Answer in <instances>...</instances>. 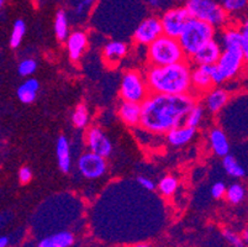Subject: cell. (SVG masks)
<instances>
[{"instance_id": "cell-34", "label": "cell", "mask_w": 248, "mask_h": 247, "mask_svg": "<svg viewBox=\"0 0 248 247\" xmlns=\"http://www.w3.org/2000/svg\"><path fill=\"white\" fill-rule=\"evenodd\" d=\"M241 49H242L245 60H248V20L242 25L241 29Z\"/></svg>"}, {"instance_id": "cell-32", "label": "cell", "mask_w": 248, "mask_h": 247, "mask_svg": "<svg viewBox=\"0 0 248 247\" xmlns=\"http://www.w3.org/2000/svg\"><path fill=\"white\" fill-rule=\"evenodd\" d=\"M222 237L233 247H242L243 239L238 234H236L231 229H224L222 230Z\"/></svg>"}, {"instance_id": "cell-22", "label": "cell", "mask_w": 248, "mask_h": 247, "mask_svg": "<svg viewBox=\"0 0 248 247\" xmlns=\"http://www.w3.org/2000/svg\"><path fill=\"white\" fill-rule=\"evenodd\" d=\"M127 45L121 41H111L104 46L103 56L109 63H117L127 54Z\"/></svg>"}, {"instance_id": "cell-17", "label": "cell", "mask_w": 248, "mask_h": 247, "mask_svg": "<svg viewBox=\"0 0 248 247\" xmlns=\"http://www.w3.org/2000/svg\"><path fill=\"white\" fill-rule=\"evenodd\" d=\"M88 46L87 33L83 31H74L67 38V49L72 61H78L84 53Z\"/></svg>"}, {"instance_id": "cell-24", "label": "cell", "mask_w": 248, "mask_h": 247, "mask_svg": "<svg viewBox=\"0 0 248 247\" xmlns=\"http://www.w3.org/2000/svg\"><path fill=\"white\" fill-rule=\"evenodd\" d=\"M68 27V17L64 10H58L55 17V33L57 40L64 41L68 38L69 33Z\"/></svg>"}, {"instance_id": "cell-28", "label": "cell", "mask_w": 248, "mask_h": 247, "mask_svg": "<svg viewBox=\"0 0 248 247\" xmlns=\"http://www.w3.org/2000/svg\"><path fill=\"white\" fill-rule=\"evenodd\" d=\"M246 197V189L243 185H241L240 183H233V184L230 185L227 188L226 192V198L233 205H237L241 201L245 199Z\"/></svg>"}, {"instance_id": "cell-13", "label": "cell", "mask_w": 248, "mask_h": 247, "mask_svg": "<svg viewBox=\"0 0 248 247\" xmlns=\"http://www.w3.org/2000/svg\"><path fill=\"white\" fill-rule=\"evenodd\" d=\"M193 90L197 93H207L213 89L214 81L211 76V66H198L191 72Z\"/></svg>"}, {"instance_id": "cell-31", "label": "cell", "mask_w": 248, "mask_h": 247, "mask_svg": "<svg viewBox=\"0 0 248 247\" xmlns=\"http://www.w3.org/2000/svg\"><path fill=\"white\" fill-rule=\"evenodd\" d=\"M37 69V62L33 58H25L17 66V73L21 77H30Z\"/></svg>"}, {"instance_id": "cell-16", "label": "cell", "mask_w": 248, "mask_h": 247, "mask_svg": "<svg viewBox=\"0 0 248 247\" xmlns=\"http://www.w3.org/2000/svg\"><path fill=\"white\" fill-rule=\"evenodd\" d=\"M197 133V129L190 128L188 125H180L178 128L173 129L169 132L166 133L167 141L173 147H182L186 146V144L194 139V136Z\"/></svg>"}, {"instance_id": "cell-29", "label": "cell", "mask_w": 248, "mask_h": 247, "mask_svg": "<svg viewBox=\"0 0 248 247\" xmlns=\"http://www.w3.org/2000/svg\"><path fill=\"white\" fill-rule=\"evenodd\" d=\"M202 117H204V108L200 104H195V105L191 108V110L189 112L188 116L186 120V125L190 126V128H195L200 125Z\"/></svg>"}, {"instance_id": "cell-38", "label": "cell", "mask_w": 248, "mask_h": 247, "mask_svg": "<svg viewBox=\"0 0 248 247\" xmlns=\"http://www.w3.org/2000/svg\"><path fill=\"white\" fill-rule=\"evenodd\" d=\"M85 8H87V4L84 3V1H82V3H79L78 5L76 6V14L77 15H83L85 11Z\"/></svg>"}, {"instance_id": "cell-3", "label": "cell", "mask_w": 248, "mask_h": 247, "mask_svg": "<svg viewBox=\"0 0 248 247\" xmlns=\"http://www.w3.org/2000/svg\"><path fill=\"white\" fill-rule=\"evenodd\" d=\"M186 54L179 40L162 35L148 46V61L151 66L163 67L186 61Z\"/></svg>"}, {"instance_id": "cell-5", "label": "cell", "mask_w": 248, "mask_h": 247, "mask_svg": "<svg viewBox=\"0 0 248 247\" xmlns=\"http://www.w3.org/2000/svg\"><path fill=\"white\" fill-rule=\"evenodd\" d=\"M243 60H245V54L241 46L224 47L218 62L211 66L214 84L218 85L227 79L233 78L241 69Z\"/></svg>"}, {"instance_id": "cell-21", "label": "cell", "mask_w": 248, "mask_h": 247, "mask_svg": "<svg viewBox=\"0 0 248 247\" xmlns=\"http://www.w3.org/2000/svg\"><path fill=\"white\" fill-rule=\"evenodd\" d=\"M38 90H40V83H38L37 79H26V81L17 88V99H19L22 104H32L33 101L36 100Z\"/></svg>"}, {"instance_id": "cell-20", "label": "cell", "mask_w": 248, "mask_h": 247, "mask_svg": "<svg viewBox=\"0 0 248 247\" xmlns=\"http://www.w3.org/2000/svg\"><path fill=\"white\" fill-rule=\"evenodd\" d=\"M209 141L213 152L218 157H225L230 153V141L224 130L215 128L210 131Z\"/></svg>"}, {"instance_id": "cell-39", "label": "cell", "mask_w": 248, "mask_h": 247, "mask_svg": "<svg viewBox=\"0 0 248 247\" xmlns=\"http://www.w3.org/2000/svg\"><path fill=\"white\" fill-rule=\"evenodd\" d=\"M10 244V237L4 235V236L0 237V247H8Z\"/></svg>"}, {"instance_id": "cell-1", "label": "cell", "mask_w": 248, "mask_h": 247, "mask_svg": "<svg viewBox=\"0 0 248 247\" xmlns=\"http://www.w3.org/2000/svg\"><path fill=\"white\" fill-rule=\"evenodd\" d=\"M195 104L193 94L150 93L142 103L140 125L152 133H167L186 124V116Z\"/></svg>"}, {"instance_id": "cell-19", "label": "cell", "mask_w": 248, "mask_h": 247, "mask_svg": "<svg viewBox=\"0 0 248 247\" xmlns=\"http://www.w3.org/2000/svg\"><path fill=\"white\" fill-rule=\"evenodd\" d=\"M76 242L73 232L67 230L58 231L37 242V247H72Z\"/></svg>"}, {"instance_id": "cell-27", "label": "cell", "mask_w": 248, "mask_h": 247, "mask_svg": "<svg viewBox=\"0 0 248 247\" xmlns=\"http://www.w3.org/2000/svg\"><path fill=\"white\" fill-rule=\"evenodd\" d=\"M179 187V181L173 176L163 177L158 182L159 193L163 197H172Z\"/></svg>"}, {"instance_id": "cell-4", "label": "cell", "mask_w": 248, "mask_h": 247, "mask_svg": "<svg viewBox=\"0 0 248 247\" xmlns=\"http://www.w3.org/2000/svg\"><path fill=\"white\" fill-rule=\"evenodd\" d=\"M214 36H215V27L213 25L190 17L178 40L186 52V57L191 58L204 45L214 40Z\"/></svg>"}, {"instance_id": "cell-8", "label": "cell", "mask_w": 248, "mask_h": 247, "mask_svg": "<svg viewBox=\"0 0 248 247\" xmlns=\"http://www.w3.org/2000/svg\"><path fill=\"white\" fill-rule=\"evenodd\" d=\"M78 171L87 180H98L108 171L107 158L100 155L88 151L80 155L77 162Z\"/></svg>"}, {"instance_id": "cell-26", "label": "cell", "mask_w": 248, "mask_h": 247, "mask_svg": "<svg viewBox=\"0 0 248 247\" xmlns=\"http://www.w3.org/2000/svg\"><path fill=\"white\" fill-rule=\"evenodd\" d=\"M25 33H26V24H25V21L24 20H16L14 22V27H13L10 40H9V45H10L11 49H17L21 45Z\"/></svg>"}, {"instance_id": "cell-2", "label": "cell", "mask_w": 248, "mask_h": 247, "mask_svg": "<svg viewBox=\"0 0 248 247\" xmlns=\"http://www.w3.org/2000/svg\"><path fill=\"white\" fill-rule=\"evenodd\" d=\"M191 68L186 61L174 65L151 68L146 74L151 93L158 94H191Z\"/></svg>"}, {"instance_id": "cell-10", "label": "cell", "mask_w": 248, "mask_h": 247, "mask_svg": "<svg viewBox=\"0 0 248 247\" xmlns=\"http://www.w3.org/2000/svg\"><path fill=\"white\" fill-rule=\"evenodd\" d=\"M163 35L162 21L157 17H147L140 22L134 33V38L140 45L150 46L158 37Z\"/></svg>"}, {"instance_id": "cell-12", "label": "cell", "mask_w": 248, "mask_h": 247, "mask_svg": "<svg viewBox=\"0 0 248 247\" xmlns=\"http://www.w3.org/2000/svg\"><path fill=\"white\" fill-rule=\"evenodd\" d=\"M221 54H222V49H221L220 44L214 38L194 54L191 60L198 66H214L218 62Z\"/></svg>"}, {"instance_id": "cell-30", "label": "cell", "mask_w": 248, "mask_h": 247, "mask_svg": "<svg viewBox=\"0 0 248 247\" xmlns=\"http://www.w3.org/2000/svg\"><path fill=\"white\" fill-rule=\"evenodd\" d=\"M241 31L230 29L222 33V45L224 47H233L241 46Z\"/></svg>"}, {"instance_id": "cell-35", "label": "cell", "mask_w": 248, "mask_h": 247, "mask_svg": "<svg viewBox=\"0 0 248 247\" xmlns=\"http://www.w3.org/2000/svg\"><path fill=\"white\" fill-rule=\"evenodd\" d=\"M226 192L227 188L222 182H216L215 184L211 187V196L215 199H221L222 197H225L226 196Z\"/></svg>"}, {"instance_id": "cell-43", "label": "cell", "mask_w": 248, "mask_h": 247, "mask_svg": "<svg viewBox=\"0 0 248 247\" xmlns=\"http://www.w3.org/2000/svg\"><path fill=\"white\" fill-rule=\"evenodd\" d=\"M83 1H84L85 4H87V5H89V4H92L94 1V0H83Z\"/></svg>"}, {"instance_id": "cell-44", "label": "cell", "mask_w": 248, "mask_h": 247, "mask_svg": "<svg viewBox=\"0 0 248 247\" xmlns=\"http://www.w3.org/2000/svg\"><path fill=\"white\" fill-rule=\"evenodd\" d=\"M4 4H5V0H0V6H4Z\"/></svg>"}, {"instance_id": "cell-37", "label": "cell", "mask_w": 248, "mask_h": 247, "mask_svg": "<svg viewBox=\"0 0 248 247\" xmlns=\"http://www.w3.org/2000/svg\"><path fill=\"white\" fill-rule=\"evenodd\" d=\"M137 183L141 185L142 188H145L147 190H155V184L152 180L147 178V177H143V176H140L137 177Z\"/></svg>"}, {"instance_id": "cell-41", "label": "cell", "mask_w": 248, "mask_h": 247, "mask_svg": "<svg viewBox=\"0 0 248 247\" xmlns=\"http://www.w3.org/2000/svg\"><path fill=\"white\" fill-rule=\"evenodd\" d=\"M130 247H153V246L150 244H146V242H140V244H135Z\"/></svg>"}, {"instance_id": "cell-45", "label": "cell", "mask_w": 248, "mask_h": 247, "mask_svg": "<svg viewBox=\"0 0 248 247\" xmlns=\"http://www.w3.org/2000/svg\"><path fill=\"white\" fill-rule=\"evenodd\" d=\"M178 1H188V0H178Z\"/></svg>"}, {"instance_id": "cell-46", "label": "cell", "mask_w": 248, "mask_h": 247, "mask_svg": "<svg viewBox=\"0 0 248 247\" xmlns=\"http://www.w3.org/2000/svg\"><path fill=\"white\" fill-rule=\"evenodd\" d=\"M242 247H243V246H242ZM246 247H247V246H246Z\"/></svg>"}, {"instance_id": "cell-36", "label": "cell", "mask_w": 248, "mask_h": 247, "mask_svg": "<svg viewBox=\"0 0 248 247\" xmlns=\"http://www.w3.org/2000/svg\"><path fill=\"white\" fill-rule=\"evenodd\" d=\"M32 180V171H31L30 167L24 166L20 168L19 171V181L22 184H28Z\"/></svg>"}, {"instance_id": "cell-33", "label": "cell", "mask_w": 248, "mask_h": 247, "mask_svg": "<svg viewBox=\"0 0 248 247\" xmlns=\"http://www.w3.org/2000/svg\"><path fill=\"white\" fill-rule=\"evenodd\" d=\"M248 0H222V6L226 11H240L245 9Z\"/></svg>"}, {"instance_id": "cell-11", "label": "cell", "mask_w": 248, "mask_h": 247, "mask_svg": "<svg viewBox=\"0 0 248 247\" xmlns=\"http://www.w3.org/2000/svg\"><path fill=\"white\" fill-rule=\"evenodd\" d=\"M85 142L89 151L108 158L112 153V144L110 139L98 126H93L87 131Z\"/></svg>"}, {"instance_id": "cell-25", "label": "cell", "mask_w": 248, "mask_h": 247, "mask_svg": "<svg viewBox=\"0 0 248 247\" xmlns=\"http://www.w3.org/2000/svg\"><path fill=\"white\" fill-rule=\"evenodd\" d=\"M72 124L77 129H84L89 124V110L85 104H79L72 114Z\"/></svg>"}, {"instance_id": "cell-6", "label": "cell", "mask_w": 248, "mask_h": 247, "mask_svg": "<svg viewBox=\"0 0 248 247\" xmlns=\"http://www.w3.org/2000/svg\"><path fill=\"white\" fill-rule=\"evenodd\" d=\"M186 8L194 19L209 22L214 27L224 25L226 10L215 0H188Z\"/></svg>"}, {"instance_id": "cell-42", "label": "cell", "mask_w": 248, "mask_h": 247, "mask_svg": "<svg viewBox=\"0 0 248 247\" xmlns=\"http://www.w3.org/2000/svg\"><path fill=\"white\" fill-rule=\"evenodd\" d=\"M242 239H243V242H245V244H246V246L248 247V229L245 231V232H243Z\"/></svg>"}, {"instance_id": "cell-7", "label": "cell", "mask_w": 248, "mask_h": 247, "mask_svg": "<svg viewBox=\"0 0 248 247\" xmlns=\"http://www.w3.org/2000/svg\"><path fill=\"white\" fill-rule=\"evenodd\" d=\"M150 93L147 81L139 72L128 71L124 74L120 85V95L123 100L142 104Z\"/></svg>"}, {"instance_id": "cell-23", "label": "cell", "mask_w": 248, "mask_h": 247, "mask_svg": "<svg viewBox=\"0 0 248 247\" xmlns=\"http://www.w3.org/2000/svg\"><path fill=\"white\" fill-rule=\"evenodd\" d=\"M222 167L226 171V173L230 177H233V178H242L246 176V171L242 166L240 165L236 157L232 155H227L225 157H222Z\"/></svg>"}, {"instance_id": "cell-15", "label": "cell", "mask_w": 248, "mask_h": 247, "mask_svg": "<svg viewBox=\"0 0 248 247\" xmlns=\"http://www.w3.org/2000/svg\"><path fill=\"white\" fill-rule=\"evenodd\" d=\"M56 157H57L58 168L62 173H69L72 168V152L68 139L64 135L58 136L56 141Z\"/></svg>"}, {"instance_id": "cell-18", "label": "cell", "mask_w": 248, "mask_h": 247, "mask_svg": "<svg viewBox=\"0 0 248 247\" xmlns=\"http://www.w3.org/2000/svg\"><path fill=\"white\" fill-rule=\"evenodd\" d=\"M229 99L230 94L226 90L221 89V88H213L206 93L205 105L211 114H216L225 108V105L229 103Z\"/></svg>"}, {"instance_id": "cell-9", "label": "cell", "mask_w": 248, "mask_h": 247, "mask_svg": "<svg viewBox=\"0 0 248 247\" xmlns=\"http://www.w3.org/2000/svg\"><path fill=\"white\" fill-rule=\"evenodd\" d=\"M190 17L186 8H174L166 11L161 19L163 33L170 37L179 38Z\"/></svg>"}, {"instance_id": "cell-40", "label": "cell", "mask_w": 248, "mask_h": 247, "mask_svg": "<svg viewBox=\"0 0 248 247\" xmlns=\"http://www.w3.org/2000/svg\"><path fill=\"white\" fill-rule=\"evenodd\" d=\"M151 4V6H153V8H159L161 6V0H148Z\"/></svg>"}, {"instance_id": "cell-14", "label": "cell", "mask_w": 248, "mask_h": 247, "mask_svg": "<svg viewBox=\"0 0 248 247\" xmlns=\"http://www.w3.org/2000/svg\"><path fill=\"white\" fill-rule=\"evenodd\" d=\"M117 114L123 120L124 124L128 126H137L141 124L142 116V104L134 101L123 100L119 106Z\"/></svg>"}]
</instances>
